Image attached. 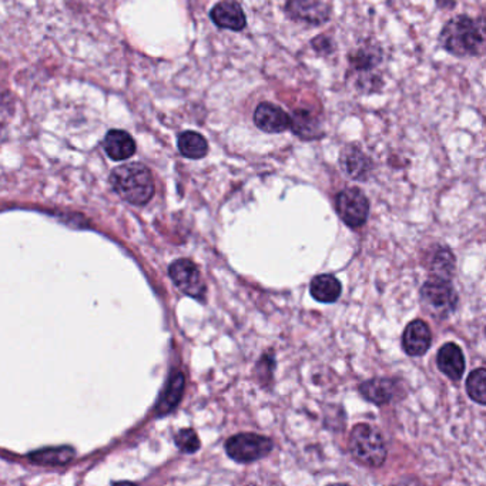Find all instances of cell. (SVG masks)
Masks as SVG:
<instances>
[{
	"mask_svg": "<svg viewBox=\"0 0 486 486\" xmlns=\"http://www.w3.org/2000/svg\"><path fill=\"white\" fill-rule=\"evenodd\" d=\"M110 183L114 192L130 204L144 205L154 195V180L146 165L127 163L113 170Z\"/></svg>",
	"mask_w": 486,
	"mask_h": 486,
	"instance_id": "1",
	"label": "cell"
},
{
	"mask_svg": "<svg viewBox=\"0 0 486 486\" xmlns=\"http://www.w3.org/2000/svg\"><path fill=\"white\" fill-rule=\"evenodd\" d=\"M440 44L453 56H478L483 50L482 32L475 20L461 15L443 26Z\"/></svg>",
	"mask_w": 486,
	"mask_h": 486,
	"instance_id": "2",
	"label": "cell"
},
{
	"mask_svg": "<svg viewBox=\"0 0 486 486\" xmlns=\"http://www.w3.org/2000/svg\"><path fill=\"white\" fill-rule=\"evenodd\" d=\"M348 447L352 457L365 467L378 468L387 460L384 438L367 423H361L352 430Z\"/></svg>",
	"mask_w": 486,
	"mask_h": 486,
	"instance_id": "3",
	"label": "cell"
},
{
	"mask_svg": "<svg viewBox=\"0 0 486 486\" xmlns=\"http://www.w3.org/2000/svg\"><path fill=\"white\" fill-rule=\"evenodd\" d=\"M225 450L235 462L250 463L267 457L272 452L273 441L257 433H239L227 441Z\"/></svg>",
	"mask_w": 486,
	"mask_h": 486,
	"instance_id": "4",
	"label": "cell"
},
{
	"mask_svg": "<svg viewBox=\"0 0 486 486\" xmlns=\"http://www.w3.org/2000/svg\"><path fill=\"white\" fill-rule=\"evenodd\" d=\"M421 297L425 307L430 308V312L435 315H447L457 305V294L450 280L442 278L433 277L425 283L421 290Z\"/></svg>",
	"mask_w": 486,
	"mask_h": 486,
	"instance_id": "5",
	"label": "cell"
},
{
	"mask_svg": "<svg viewBox=\"0 0 486 486\" xmlns=\"http://www.w3.org/2000/svg\"><path fill=\"white\" fill-rule=\"evenodd\" d=\"M337 212L345 224L354 229L360 227L367 222L370 213L367 195L355 187L342 190L337 197Z\"/></svg>",
	"mask_w": 486,
	"mask_h": 486,
	"instance_id": "6",
	"label": "cell"
},
{
	"mask_svg": "<svg viewBox=\"0 0 486 486\" xmlns=\"http://www.w3.org/2000/svg\"><path fill=\"white\" fill-rule=\"evenodd\" d=\"M170 277L175 287L179 288L183 294L202 300L205 295V285L203 282L199 268L190 260H177L170 265Z\"/></svg>",
	"mask_w": 486,
	"mask_h": 486,
	"instance_id": "7",
	"label": "cell"
},
{
	"mask_svg": "<svg viewBox=\"0 0 486 486\" xmlns=\"http://www.w3.org/2000/svg\"><path fill=\"white\" fill-rule=\"evenodd\" d=\"M285 14L294 22L312 26H322L331 17L330 7L322 0H288Z\"/></svg>",
	"mask_w": 486,
	"mask_h": 486,
	"instance_id": "8",
	"label": "cell"
},
{
	"mask_svg": "<svg viewBox=\"0 0 486 486\" xmlns=\"http://www.w3.org/2000/svg\"><path fill=\"white\" fill-rule=\"evenodd\" d=\"M210 19L220 29L233 30V32H242L247 26L244 10L235 0H224L215 5L210 12Z\"/></svg>",
	"mask_w": 486,
	"mask_h": 486,
	"instance_id": "9",
	"label": "cell"
},
{
	"mask_svg": "<svg viewBox=\"0 0 486 486\" xmlns=\"http://www.w3.org/2000/svg\"><path fill=\"white\" fill-rule=\"evenodd\" d=\"M254 123L258 129L265 133H283L290 129V116L272 103H260L254 112Z\"/></svg>",
	"mask_w": 486,
	"mask_h": 486,
	"instance_id": "10",
	"label": "cell"
},
{
	"mask_svg": "<svg viewBox=\"0 0 486 486\" xmlns=\"http://www.w3.org/2000/svg\"><path fill=\"white\" fill-rule=\"evenodd\" d=\"M402 347L411 357H421L431 347V331L427 322L415 320L405 328L402 335Z\"/></svg>",
	"mask_w": 486,
	"mask_h": 486,
	"instance_id": "11",
	"label": "cell"
},
{
	"mask_svg": "<svg viewBox=\"0 0 486 486\" xmlns=\"http://www.w3.org/2000/svg\"><path fill=\"white\" fill-rule=\"evenodd\" d=\"M341 167L344 170L345 174L352 180H367L372 169V163L368 159L362 150L358 149L357 146H347L342 153H341Z\"/></svg>",
	"mask_w": 486,
	"mask_h": 486,
	"instance_id": "12",
	"label": "cell"
},
{
	"mask_svg": "<svg viewBox=\"0 0 486 486\" xmlns=\"http://www.w3.org/2000/svg\"><path fill=\"white\" fill-rule=\"evenodd\" d=\"M103 147L107 156L116 162L130 159L136 153V143L129 133L123 130H110L104 137Z\"/></svg>",
	"mask_w": 486,
	"mask_h": 486,
	"instance_id": "13",
	"label": "cell"
},
{
	"mask_svg": "<svg viewBox=\"0 0 486 486\" xmlns=\"http://www.w3.org/2000/svg\"><path fill=\"white\" fill-rule=\"evenodd\" d=\"M438 368L451 380L458 381L462 378L465 371V358L462 350L453 342H448L441 348L437 355Z\"/></svg>",
	"mask_w": 486,
	"mask_h": 486,
	"instance_id": "14",
	"label": "cell"
},
{
	"mask_svg": "<svg viewBox=\"0 0 486 486\" xmlns=\"http://www.w3.org/2000/svg\"><path fill=\"white\" fill-rule=\"evenodd\" d=\"M290 129L294 132L295 136L302 137L303 140H315L324 136L320 120L314 113L308 110H295L293 119L290 117Z\"/></svg>",
	"mask_w": 486,
	"mask_h": 486,
	"instance_id": "15",
	"label": "cell"
},
{
	"mask_svg": "<svg viewBox=\"0 0 486 486\" xmlns=\"http://www.w3.org/2000/svg\"><path fill=\"white\" fill-rule=\"evenodd\" d=\"M361 394L372 404L384 405L395 395V382L390 378H372L360 387Z\"/></svg>",
	"mask_w": 486,
	"mask_h": 486,
	"instance_id": "16",
	"label": "cell"
},
{
	"mask_svg": "<svg viewBox=\"0 0 486 486\" xmlns=\"http://www.w3.org/2000/svg\"><path fill=\"white\" fill-rule=\"evenodd\" d=\"M310 292L317 302L331 304L335 303L341 295V283L334 275H317L310 285Z\"/></svg>",
	"mask_w": 486,
	"mask_h": 486,
	"instance_id": "17",
	"label": "cell"
},
{
	"mask_svg": "<svg viewBox=\"0 0 486 486\" xmlns=\"http://www.w3.org/2000/svg\"><path fill=\"white\" fill-rule=\"evenodd\" d=\"M348 60L354 69L360 70V72H371L382 62V50L378 45L370 42L364 46L358 47L354 54L348 56Z\"/></svg>",
	"mask_w": 486,
	"mask_h": 486,
	"instance_id": "18",
	"label": "cell"
},
{
	"mask_svg": "<svg viewBox=\"0 0 486 486\" xmlns=\"http://www.w3.org/2000/svg\"><path fill=\"white\" fill-rule=\"evenodd\" d=\"M177 146L183 156L187 159H203L209 153V143L197 132L182 133L177 140Z\"/></svg>",
	"mask_w": 486,
	"mask_h": 486,
	"instance_id": "19",
	"label": "cell"
},
{
	"mask_svg": "<svg viewBox=\"0 0 486 486\" xmlns=\"http://www.w3.org/2000/svg\"><path fill=\"white\" fill-rule=\"evenodd\" d=\"M183 390H184V377L180 371H175L170 378L169 385L165 388L162 400L157 404V412L160 415H164V413L174 410L175 405L179 404L180 400H182Z\"/></svg>",
	"mask_w": 486,
	"mask_h": 486,
	"instance_id": "20",
	"label": "cell"
},
{
	"mask_svg": "<svg viewBox=\"0 0 486 486\" xmlns=\"http://www.w3.org/2000/svg\"><path fill=\"white\" fill-rule=\"evenodd\" d=\"M74 458V451L69 447L46 448L30 455V460L40 465H64Z\"/></svg>",
	"mask_w": 486,
	"mask_h": 486,
	"instance_id": "21",
	"label": "cell"
},
{
	"mask_svg": "<svg viewBox=\"0 0 486 486\" xmlns=\"http://www.w3.org/2000/svg\"><path fill=\"white\" fill-rule=\"evenodd\" d=\"M431 268H432L433 277L450 280L451 275L453 274V270H455V258H453L452 253L448 248H438V252L435 253L432 263H431Z\"/></svg>",
	"mask_w": 486,
	"mask_h": 486,
	"instance_id": "22",
	"label": "cell"
},
{
	"mask_svg": "<svg viewBox=\"0 0 486 486\" xmlns=\"http://www.w3.org/2000/svg\"><path fill=\"white\" fill-rule=\"evenodd\" d=\"M467 391L470 397L478 404H486V371L480 368L471 372L467 380Z\"/></svg>",
	"mask_w": 486,
	"mask_h": 486,
	"instance_id": "23",
	"label": "cell"
},
{
	"mask_svg": "<svg viewBox=\"0 0 486 486\" xmlns=\"http://www.w3.org/2000/svg\"><path fill=\"white\" fill-rule=\"evenodd\" d=\"M175 445L185 453H194L199 451L200 441L197 433L193 430H182L175 435Z\"/></svg>",
	"mask_w": 486,
	"mask_h": 486,
	"instance_id": "24",
	"label": "cell"
},
{
	"mask_svg": "<svg viewBox=\"0 0 486 486\" xmlns=\"http://www.w3.org/2000/svg\"><path fill=\"white\" fill-rule=\"evenodd\" d=\"M381 86H382V80L374 74H368V76L358 79V89L362 90V92H378Z\"/></svg>",
	"mask_w": 486,
	"mask_h": 486,
	"instance_id": "25",
	"label": "cell"
},
{
	"mask_svg": "<svg viewBox=\"0 0 486 486\" xmlns=\"http://www.w3.org/2000/svg\"><path fill=\"white\" fill-rule=\"evenodd\" d=\"M312 45L314 50H317L318 54L322 55H330L335 50L332 40L325 36V35H322V36H318L317 39L312 40Z\"/></svg>",
	"mask_w": 486,
	"mask_h": 486,
	"instance_id": "26",
	"label": "cell"
},
{
	"mask_svg": "<svg viewBox=\"0 0 486 486\" xmlns=\"http://www.w3.org/2000/svg\"><path fill=\"white\" fill-rule=\"evenodd\" d=\"M438 7H441V9H451V7H453V0H437Z\"/></svg>",
	"mask_w": 486,
	"mask_h": 486,
	"instance_id": "27",
	"label": "cell"
},
{
	"mask_svg": "<svg viewBox=\"0 0 486 486\" xmlns=\"http://www.w3.org/2000/svg\"><path fill=\"white\" fill-rule=\"evenodd\" d=\"M6 137H7L6 129H5L4 124L0 123V143L5 142V140H6Z\"/></svg>",
	"mask_w": 486,
	"mask_h": 486,
	"instance_id": "28",
	"label": "cell"
}]
</instances>
